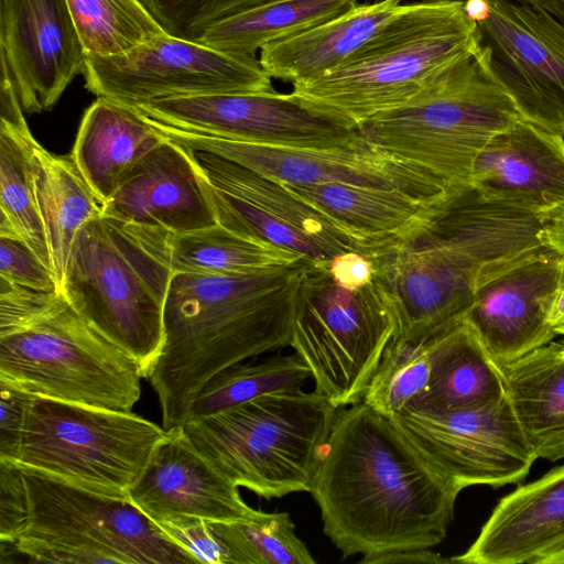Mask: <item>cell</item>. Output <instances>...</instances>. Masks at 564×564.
Listing matches in <instances>:
<instances>
[{
	"label": "cell",
	"mask_w": 564,
	"mask_h": 564,
	"mask_svg": "<svg viewBox=\"0 0 564 564\" xmlns=\"http://www.w3.org/2000/svg\"><path fill=\"white\" fill-rule=\"evenodd\" d=\"M310 494L343 557L431 549L446 538L458 492L388 416L338 408Z\"/></svg>",
	"instance_id": "1"
},
{
	"label": "cell",
	"mask_w": 564,
	"mask_h": 564,
	"mask_svg": "<svg viewBox=\"0 0 564 564\" xmlns=\"http://www.w3.org/2000/svg\"><path fill=\"white\" fill-rule=\"evenodd\" d=\"M308 263L172 274L164 307V344L147 376L166 432L188 421L192 402L217 372L290 346Z\"/></svg>",
	"instance_id": "2"
},
{
	"label": "cell",
	"mask_w": 564,
	"mask_h": 564,
	"mask_svg": "<svg viewBox=\"0 0 564 564\" xmlns=\"http://www.w3.org/2000/svg\"><path fill=\"white\" fill-rule=\"evenodd\" d=\"M477 50V24L463 1H420L404 9L335 69L292 85L319 112L360 128L420 96Z\"/></svg>",
	"instance_id": "3"
},
{
	"label": "cell",
	"mask_w": 564,
	"mask_h": 564,
	"mask_svg": "<svg viewBox=\"0 0 564 564\" xmlns=\"http://www.w3.org/2000/svg\"><path fill=\"white\" fill-rule=\"evenodd\" d=\"M336 411L319 392L299 389L191 419L183 430L236 486L272 499L311 491Z\"/></svg>",
	"instance_id": "4"
},
{
	"label": "cell",
	"mask_w": 564,
	"mask_h": 564,
	"mask_svg": "<svg viewBox=\"0 0 564 564\" xmlns=\"http://www.w3.org/2000/svg\"><path fill=\"white\" fill-rule=\"evenodd\" d=\"M19 467L28 498V521L13 543L1 544L28 562L198 563L129 495L105 492Z\"/></svg>",
	"instance_id": "5"
},
{
	"label": "cell",
	"mask_w": 564,
	"mask_h": 564,
	"mask_svg": "<svg viewBox=\"0 0 564 564\" xmlns=\"http://www.w3.org/2000/svg\"><path fill=\"white\" fill-rule=\"evenodd\" d=\"M523 119L508 93L474 54L412 101L360 129L389 154L441 178L470 184L476 159L497 134Z\"/></svg>",
	"instance_id": "6"
},
{
	"label": "cell",
	"mask_w": 564,
	"mask_h": 564,
	"mask_svg": "<svg viewBox=\"0 0 564 564\" xmlns=\"http://www.w3.org/2000/svg\"><path fill=\"white\" fill-rule=\"evenodd\" d=\"M172 271L115 219L77 232L59 293L97 332L133 358L147 378L164 344Z\"/></svg>",
	"instance_id": "7"
},
{
	"label": "cell",
	"mask_w": 564,
	"mask_h": 564,
	"mask_svg": "<svg viewBox=\"0 0 564 564\" xmlns=\"http://www.w3.org/2000/svg\"><path fill=\"white\" fill-rule=\"evenodd\" d=\"M138 362L88 324L61 294L41 313L0 329V379L31 394L131 411Z\"/></svg>",
	"instance_id": "8"
},
{
	"label": "cell",
	"mask_w": 564,
	"mask_h": 564,
	"mask_svg": "<svg viewBox=\"0 0 564 564\" xmlns=\"http://www.w3.org/2000/svg\"><path fill=\"white\" fill-rule=\"evenodd\" d=\"M395 333L394 311L375 278L349 291L333 280L328 268L307 264L290 346L308 367L315 391L335 408L362 401Z\"/></svg>",
	"instance_id": "9"
},
{
	"label": "cell",
	"mask_w": 564,
	"mask_h": 564,
	"mask_svg": "<svg viewBox=\"0 0 564 564\" xmlns=\"http://www.w3.org/2000/svg\"><path fill=\"white\" fill-rule=\"evenodd\" d=\"M166 433L131 411L35 395L14 463L96 490L128 495Z\"/></svg>",
	"instance_id": "10"
},
{
	"label": "cell",
	"mask_w": 564,
	"mask_h": 564,
	"mask_svg": "<svg viewBox=\"0 0 564 564\" xmlns=\"http://www.w3.org/2000/svg\"><path fill=\"white\" fill-rule=\"evenodd\" d=\"M397 318L394 338L424 341L463 322L479 284L510 264L465 235L427 224L372 260Z\"/></svg>",
	"instance_id": "11"
},
{
	"label": "cell",
	"mask_w": 564,
	"mask_h": 564,
	"mask_svg": "<svg viewBox=\"0 0 564 564\" xmlns=\"http://www.w3.org/2000/svg\"><path fill=\"white\" fill-rule=\"evenodd\" d=\"M85 87L129 106L219 93L273 91L259 58L169 33L112 56L86 55Z\"/></svg>",
	"instance_id": "12"
},
{
	"label": "cell",
	"mask_w": 564,
	"mask_h": 564,
	"mask_svg": "<svg viewBox=\"0 0 564 564\" xmlns=\"http://www.w3.org/2000/svg\"><path fill=\"white\" fill-rule=\"evenodd\" d=\"M389 419L458 494L520 484L538 459L507 394L452 411L406 408Z\"/></svg>",
	"instance_id": "13"
},
{
	"label": "cell",
	"mask_w": 564,
	"mask_h": 564,
	"mask_svg": "<svg viewBox=\"0 0 564 564\" xmlns=\"http://www.w3.org/2000/svg\"><path fill=\"white\" fill-rule=\"evenodd\" d=\"M149 120L174 142L223 156L280 183L393 188L432 203L442 200L451 188L433 174L389 154L366 134L344 145L296 147L213 137Z\"/></svg>",
	"instance_id": "14"
},
{
	"label": "cell",
	"mask_w": 564,
	"mask_h": 564,
	"mask_svg": "<svg viewBox=\"0 0 564 564\" xmlns=\"http://www.w3.org/2000/svg\"><path fill=\"white\" fill-rule=\"evenodd\" d=\"M489 6L488 17L476 23V57L524 120L564 135V23L511 0Z\"/></svg>",
	"instance_id": "15"
},
{
	"label": "cell",
	"mask_w": 564,
	"mask_h": 564,
	"mask_svg": "<svg viewBox=\"0 0 564 564\" xmlns=\"http://www.w3.org/2000/svg\"><path fill=\"white\" fill-rule=\"evenodd\" d=\"M159 122L202 134L296 147H337L365 135L290 94L219 93L158 99L133 106Z\"/></svg>",
	"instance_id": "16"
},
{
	"label": "cell",
	"mask_w": 564,
	"mask_h": 564,
	"mask_svg": "<svg viewBox=\"0 0 564 564\" xmlns=\"http://www.w3.org/2000/svg\"><path fill=\"white\" fill-rule=\"evenodd\" d=\"M563 282L564 258L543 246L479 284L465 321L498 366L557 336L550 314Z\"/></svg>",
	"instance_id": "17"
},
{
	"label": "cell",
	"mask_w": 564,
	"mask_h": 564,
	"mask_svg": "<svg viewBox=\"0 0 564 564\" xmlns=\"http://www.w3.org/2000/svg\"><path fill=\"white\" fill-rule=\"evenodd\" d=\"M0 46L1 70L28 113L52 108L85 68L66 0H0Z\"/></svg>",
	"instance_id": "18"
},
{
	"label": "cell",
	"mask_w": 564,
	"mask_h": 564,
	"mask_svg": "<svg viewBox=\"0 0 564 564\" xmlns=\"http://www.w3.org/2000/svg\"><path fill=\"white\" fill-rule=\"evenodd\" d=\"M128 495L156 523L178 517L231 522L258 511L242 500L238 486L199 452L183 426L167 431L156 444Z\"/></svg>",
	"instance_id": "19"
},
{
	"label": "cell",
	"mask_w": 564,
	"mask_h": 564,
	"mask_svg": "<svg viewBox=\"0 0 564 564\" xmlns=\"http://www.w3.org/2000/svg\"><path fill=\"white\" fill-rule=\"evenodd\" d=\"M101 208V215L126 225L180 234L218 224L193 151L165 137L124 174Z\"/></svg>",
	"instance_id": "20"
},
{
	"label": "cell",
	"mask_w": 564,
	"mask_h": 564,
	"mask_svg": "<svg viewBox=\"0 0 564 564\" xmlns=\"http://www.w3.org/2000/svg\"><path fill=\"white\" fill-rule=\"evenodd\" d=\"M470 184L544 218L563 209L564 135L521 119L480 152Z\"/></svg>",
	"instance_id": "21"
},
{
	"label": "cell",
	"mask_w": 564,
	"mask_h": 564,
	"mask_svg": "<svg viewBox=\"0 0 564 564\" xmlns=\"http://www.w3.org/2000/svg\"><path fill=\"white\" fill-rule=\"evenodd\" d=\"M564 547V464L502 497L462 554L464 564H542Z\"/></svg>",
	"instance_id": "22"
},
{
	"label": "cell",
	"mask_w": 564,
	"mask_h": 564,
	"mask_svg": "<svg viewBox=\"0 0 564 564\" xmlns=\"http://www.w3.org/2000/svg\"><path fill=\"white\" fill-rule=\"evenodd\" d=\"M282 184L334 221L370 260L421 232L442 202L400 189L344 183Z\"/></svg>",
	"instance_id": "23"
},
{
	"label": "cell",
	"mask_w": 564,
	"mask_h": 564,
	"mask_svg": "<svg viewBox=\"0 0 564 564\" xmlns=\"http://www.w3.org/2000/svg\"><path fill=\"white\" fill-rule=\"evenodd\" d=\"M405 4L401 0L358 3L346 13L260 50V64L271 77L290 84L312 80L344 64Z\"/></svg>",
	"instance_id": "24"
},
{
	"label": "cell",
	"mask_w": 564,
	"mask_h": 564,
	"mask_svg": "<svg viewBox=\"0 0 564 564\" xmlns=\"http://www.w3.org/2000/svg\"><path fill=\"white\" fill-rule=\"evenodd\" d=\"M163 140L134 107L98 97L83 116L70 154L102 204L124 174Z\"/></svg>",
	"instance_id": "25"
},
{
	"label": "cell",
	"mask_w": 564,
	"mask_h": 564,
	"mask_svg": "<svg viewBox=\"0 0 564 564\" xmlns=\"http://www.w3.org/2000/svg\"><path fill=\"white\" fill-rule=\"evenodd\" d=\"M122 225L145 250L169 267L172 274L248 272L304 260L297 253L237 234L219 224L181 234Z\"/></svg>",
	"instance_id": "26"
},
{
	"label": "cell",
	"mask_w": 564,
	"mask_h": 564,
	"mask_svg": "<svg viewBox=\"0 0 564 564\" xmlns=\"http://www.w3.org/2000/svg\"><path fill=\"white\" fill-rule=\"evenodd\" d=\"M506 394L538 458L564 459V348L550 341L499 366Z\"/></svg>",
	"instance_id": "27"
},
{
	"label": "cell",
	"mask_w": 564,
	"mask_h": 564,
	"mask_svg": "<svg viewBox=\"0 0 564 564\" xmlns=\"http://www.w3.org/2000/svg\"><path fill=\"white\" fill-rule=\"evenodd\" d=\"M426 344L430 380L422 395L408 408L452 411L482 405L506 394L499 366L465 319Z\"/></svg>",
	"instance_id": "28"
},
{
	"label": "cell",
	"mask_w": 564,
	"mask_h": 564,
	"mask_svg": "<svg viewBox=\"0 0 564 564\" xmlns=\"http://www.w3.org/2000/svg\"><path fill=\"white\" fill-rule=\"evenodd\" d=\"M28 166L59 290L73 241L86 223L101 215V203L72 154L54 155L33 135L28 141Z\"/></svg>",
	"instance_id": "29"
},
{
	"label": "cell",
	"mask_w": 564,
	"mask_h": 564,
	"mask_svg": "<svg viewBox=\"0 0 564 564\" xmlns=\"http://www.w3.org/2000/svg\"><path fill=\"white\" fill-rule=\"evenodd\" d=\"M0 88V236L23 240L52 271L28 166V141L32 133L13 84L4 73Z\"/></svg>",
	"instance_id": "30"
},
{
	"label": "cell",
	"mask_w": 564,
	"mask_h": 564,
	"mask_svg": "<svg viewBox=\"0 0 564 564\" xmlns=\"http://www.w3.org/2000/svg\"><path fill=\"white\" fill-rule=\"evenodd\" d=\"M192 151L202 176L210 185L297 228L335 254L357 251L367 257L334 221L282 183L214 153Z\"/></svg>",
	"instance_id": "31"
},
{
	"label": "cell",
	"mask_w": 564,
	"mask_h": 564,
	"mask_svg": "<svg viewBox=\"0 0 564 564\" xmlns=\"http://www.w3.org/2000/svg\"><path fill=\"white\" fill-rule=\"evenodd\" d=\"M357 4L358 0H274L214 24L197 41L256 56L265 45L330 21Z\"/></svg>",
	"instance_id": "32"
},
{
	"label": "cell",
	"mask_w": 564,
	"mask_h": 564,
	"mask_svg": "<svg viewBox=\"0 0 564 564\" xmlns=\"http://www.w3.org/2000/svg\"><path fill=\"white\" fill-rule=\"evenodd\" d=\"M311 377L302 358L275 355L259 362H237L213 376L192 402L189 419L224 411L265 394L295 391Z\"/></svg>",
	"instance_id": "33"
},
{
	"label": "cell",
	"mask_w": 564,
	"mask_h": 564,
	"mask_svg": "<svg viewBox=\"0 0 564 564\" xmlns=\"http://www.w3.org/2000/svg\"><path fill=\"white\" fill-rule=\"evenodd\" d=\"M66 1L86 55H120L167 33L141 0Z\"/></svg>",
	"instance_id": "34"
},
{
	"label": "cell",
	"mask_w": 564,
	"mask_h": 564,
	"mask_svg": "<svg viewBox=\"0 0 564 564\" xmlns=\"http://www.w3.org/2000/svg\"><path fill=\"white\" fill-rule=\"evenodd\" d=\"M228 547L231 564H314L289 513L257 511L248 519L210 522Z\"/></svg>",
	"instance_id": "35"
},
{
	"label": "cell",
	"mask_w": 564,
	"mask_h": 564,
	"mask_svg": "<svg viewBox=\"0 0 564 564\" xmlns=\"http://www.w3.org/2000/svg\"><path fill=\"white\" fill-rule=\"evenodd\" d=\"M431 373L426 340L398 338L387 346L362 401L384 416L410 406L425 391Z\"/></svg>",
	"instance_id": "36"
},
{
	"label": "cell",
	"mask_w": 564,
	"mask_h": 564,
	"mask_svg": "<svg viewBox=\"0 0 564 564\" xmlns=\"http://www.w3.org/2000/svg\"><path fill=\"white\" fill-rule=\"evenodd\" d=\"M202 178L219 225L297 253L312 265L329 268L330 260L336 256L333 251L288 223L216 188L203 176Z\"/></svg>",
	"instance_id": "37"
},
{
	"label": "cell",
	"mask_w": 564,
	"mask_h": 564,
	"mask_svg": "<svg viewBox=\"0 0 564 564\" xmlns=\"http://www.w3.org/2000/svg\"><path fill=\"white\" fill-rule=\"evenodd\" d=\"M171 35L197 41L210 26L274 0H141Z\"/></svg>",
	"instance_id": "38"
},
{
	"label": "cell",
	"mask_w": 564,
	"mask_h": 564,
	"mask_svg": "<svg viewBox=\"0 0 564 564\" xmlns=\"http://www.w3.org/2000/svg\"><path fill=\"white\" fill-rule=\"evenodd\" d=\"M0 278L35 290L59 292L52 271L19 238L0 236Z\"/></svg>",
	"instance_id": "39"
},
{
	"label": "cell",
	"mask_w": 564,
	"mask_h": 564,
	"mask_svg": "<svg viewBox=\"0 0 564 564\" xmlns=\"http://www.w3.org/2000/svg\"><path fill=\"white\" fill-rule=\"evenodd\" d=\"M159 524L198 563L231 564L228 547L217 535L209 521L194 517H178Z\"/></svg>",
	"instance_id": "40"
},
{
	"label": "cell",
	"mask_w": 564,
	"mask_h": 564,
	"mask_svg": "<svg viewBox=\"0 0 564 564\" xmlns=\"http://www.w3.org/2000/svg\"><path fill=\"white\" fill-rule=\"evenodd\" d=\"M28 521V498L20 467L0 459V541L13 543Z\"/></svg>",
	"instance_id": "41"
},
{
	"label": "cell",
	"mask_w": 564,
	"mask_h": 564,
	"mask_svg": "<svg viewBox=\"0 0 564 564\" xmlns=\"http://www.w3.org/2000/svg\"><path fill=\"white\" fill-rule=\"evenodd\" d=\"M34 394L0 379V459L14 462Z\"/></svg>",
	"instance_id": "42"
},
{
	"label": "cell",
	"mask_w": 564,
	"mask_h": 564,
	"mask_svg": "<svg viewBox=\"0 0 564 564\" xmlns=\"http://www.w3.org/2000/svg\"><path fill=\"white\" fill-rule=\"evenodd\" d=\"M329 274L341 288L359 291L370 284L375 278L372 260L357 251H343L329 263Z\"/></svg>",
	"instance_id": "43"
},
{
	"label": "cell",
	"mask_w": 564,
	"mask_h": 564,
	"mask_svg": "<svg viewBox=\"0 0 564 564\" xmlns=\"http://www.w3.org/2000/svg\"><path fill=\"white\" fill-rule=\"evenodd\" d=\"M410 564V563H452L451 558H444L431 549H416L395 551L378 555L368 560L365 564Z\"/></svg>",
	"instance_id": "44"
},
{
	"label": "cell",
	"mask_w": 564,
	"mask_h": 564,
	"mask_svg": "<svg viewBox=\"0 0 564 564\" xmlns=\"http://www.w3.org/2000/svg\"><path fill=\"white\" fill-rule=\"evenodd\" d=\"M541 240L564 258V208L544 218Z\"/></svg>",
	"instance_id": "45"
},
{
	"label": "cell",
	"mask_w": 564,
	"mask_h": 564,
	"mask_svg": "<svg viewBox=\"0 0 564 564\" xmlns=\"http://www.w3.org/2000/svg\"><path fill=\"white\" fill-rule=\"evenodd\" d=\"M402 1V0H401ZM421 1H464V0H421ZM524 4H529L534 8H540L562 23H564V0H511Z\"/></svg>",
	"instance_id": "46"
},
{
	"label": "cell",
	"mask_w": 564,
	"mask_h": 564,
	"mask_svg": "<svg viewBox=\"0 0 564 564\" xmlns=\"http://www.w3.org/2000/svg\"><path fill=\"white\" fill-rule=\"evenodd\" d=\"M463 9L470 20L478 23L484 21L489 14V0H464Z\"/></svg>",
	"instance_id": "47"
},
{
	"label": "cell",
	"mask_w": 564,
	"mask_h": 564,
	"mask_svg": "<svg viewBox=\"0 0 564 564\" xmlns=\"http://www.w3.org/2000/svg\"><path fill=\"white\" fill-rule=\"evenodd\" d=\"M564 318V282L560 286L550 314V322L554 325Z\"/></svg>",
	"instance_id": "48"
},
{
	"label": "cell",
	"mask_w": 564,
	"mask_h": 564,
	"mask_svg": "<svg viewBox=\"0 0 564 564\" xmlns=\"http://www.w3.org/2000/svg\"><path fill=\"white\" fill-rule=\"evenodd\" d=\"M542 564H564V547L545 558Z\"/></svg>",
	"instance_id": "49"
},
{
	"label": "cell",
	"mask_w": 564,
	"mask_h": 564,
	"mask_svg": "<svg viewBox=\"0 0 564 564\" xmlns=\"http://www.w3.org/2000/svg\"><path fill=\"white\" fill-rule=\"evenodd\" d=\"M554 330L557 335H564V318L554 325Z\"/></svg>",
	"instance_id": "50"
},
{
	"label": "cell",
	"mask_w": 564,
	"mask_h": 564,
	"mask_svg": "<svg viewBox=\"0 0 564 564\" xmlns=\"http://www.w3.org/2000/svg\"><path fill=\"white\" fill-rule=\"evenodd\" d=\"M562 344H563V348H564V340H562Z\"/></svg>",
	"instance_id": "51"
}]
</instances>
